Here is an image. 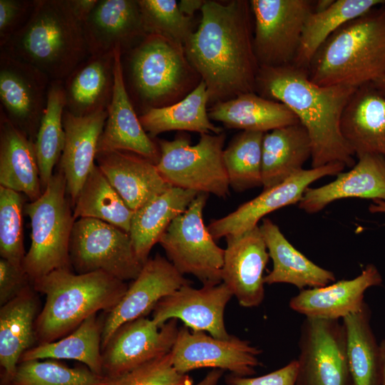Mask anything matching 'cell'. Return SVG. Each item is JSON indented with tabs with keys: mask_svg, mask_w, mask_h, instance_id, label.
I'll list each match as a JSON object with an SVG mask.
<instances>
[{
	"mask_svg": "<svg viewBox=\"0 0 385 385\" xmlns=\"http://www.w3.org/2000/svg\"><path fill=\"white\" fill-rule=\"evenodd\" d=\"M200 12V24L184 48L206 85L209 103L255 92L260 66L250 1L207 0Z\"/></svg>",
	"mask_w": 385,
	"mask_h": 385,
	"instance_id": "cell-1",
	"label": "cell"
},
{
	"mask_svg": "<svg viewBox=\"0 0 385 385\" xmlns=\"http://www.w3.org/2000/svg\"><path fill=\"white\" fill-rule=\"evenodd\" d=\"M356 88L322 86L309 78L307 69L289 64L261 66L255 92L288 107L306 128L312 143V168L332 163L355 165L354 153L340 129L342 112Z\"/></svg>",
	"mask_w": 385,
	"mask_h": 385,
	"instance_id": "cell-2",
	"label": "cell"
},
{
	"mask_svg": "<svg viewBox=\"0 0 385 385\" xmlns=\"http://www.w3.org/2000/svg\"><path fill=\"white\" fill-rule=\"evenodd\" d=\"M32 285L46 296L35 324L37 344L69 334L98 312H109L128 287L125 282L104 272L77 274L68 269L52 271Z\"/></svg>",
	"mask_w": 385,
	"mask_h": 385,
	"instance_id": "cell-3",
	"label": "cell"
},
{
	"mask_svg": "<svg viewBox=\"0 0 385 385\" xmlns=\"http://www.w3.org/2000/svg\"><path fill=\"white\" fill-rule=\"evenodd\" d=\"M322 86L359 88L385 73V4L344 24L319 47L307 68Z\"/></svg>",
	"mask_w": 385,
	"mask_h": 385,
	"instance_id": "cell-4",
	"label": "cell"
},
{
	"mask_svg": "<svg viewBox=\"0 0 385 385\" xmlns=\"http://www.w3.org/2000/svg\"><path fill=\"white\" fill-rule=\"evenodd\" d=\"M0 48L51 81H63L89 56L83 24L67 0H35L26 24Z\"/></svg>",
	"mask_w": 385,
	"mask_h": 385,
	"instance_id": "cell-5",
	"label": "cell"
},
{
	"mask_svg": "<svg viewBox=\"0 0 385 385\" xmlns=\"http://www.w3.org/2000/svg\"><path fill=\"white\" fill-rule=\"evenodd\" d=\"M121 61L125 87L138 115L181 101L202 81L184 46L156 34H148L122 55Z\"/></svg>",
	"mask_w": 385,
	"mask_h": 385,
	"instance_id": "cell-6",
	"label": "cell"
},
{
	"mask_svg": "<svg viewBox=\"0 0 385 385\" xmlns=\"http://www.w3.org/2000/svg\"><path fill=\"white\" fill-rule=\"evenodd\" d=\"M67 194L66 179L58 170L41 197L24 205L31 232L23 268L32 282L52 271L72 268L69 246L76 220Z\"/></svg>",
	"mask_w": 385,
	"mask_h": 385,
	"instance_id": "cell-7",
	"label": "cell"
},
{
	"mask_svg": "<svg viewBox=\"0 0 385 385\" xmlns=\"http://www.w3.org/2000/svg\"><path fill=\"white\" fill-rule=\"evenodd\" d=\"M225 139L224 132L200 134L195 145L183 133L171 140L159 139L157 169L170 186L225 198L230 193L223 159Z\"/></svg>",
	"mask_w": 385,
	"mask_h": 385,
	"instance_id": "cell-8",
	"label": "cell"
},
{
	"mask_svg": "<svg viewBox=\"0 0 385 385\" xmlns=\"http://www.w3.org/2000/svg\"><path fill=\"white\" fill-rule=\"evenodd\" d=\"M207 199V194L198 193L170 223L158 243L180 273L194 275L203 285H215L222 282L225 250L215 243L205 225Z\"/></svg>",
	"mask_w": 385,
	"mask_h": 385,
	"instance_id": "cell-9",
	"label": "cell"
},
{
	"mask_svg": "<svg viewBox=\"0 0 385 385\" xmlns=\"http://www.w3.org/2000/svg\"><path fill=\"white\" fill-rule=\"evenodd\" d=\"M69 257L77 274L101 271L125 282L134 280L144 265L135 255L129 233L93 218L75 221Z\"/></svg>",
	"mask_w": 385,
	"mask_h": 385,
	"instance_id": "cell-10",
	"label": "cell"
},
{
	"mask_svg": "<svg viewBox=\"0 0 385 385\" xmlns=\"http://www.w3.org/2000/svg\"><path fill=\"white\" fill-rule=\"evenodd\" d=\"M250 4L253 47L260 67L293 63L314 1L251 0Z\"/></svg>",
	"mask_w": 385,
	"mask_h": 385,
	"instance_id": "cell-11",
	"label": "cell"
},
{
	"mask_svg": "<svg viewBox=\"0 0 385 385\" xmlns=\"http://www.w3.org/2000/svg\"><path fill=\"white\" fill-rule=\"evenodd\" d=\"M298 346L295 385H354L339 320L305 317Z\"/></svg>",
	"mask_w": 385,
	"mask_h": 385,
	"instance_id": "cell-12",
	"label": "cell"
},
{
	"mask_svg": "<svg viewBox=\"0 0 385 385\" xmlns=\"http://www.w3.org/2000/svg\"><path fill=\"white\" fill-rule=\"evenodd\" d=\"M170 353L173 366L180 374L210 367L249 376L255 374V367L260 365L258 356L262 351L250 341L235 336L218 339L202 331L190 332L183 326L178 330Z\"/></svg>",
	"mask_w": 385,
	"mask_h": 385,
	"instance_id": "cell-13",
	"label": "cell"
},
{
	"mask_svg": "<svg viewBox=\"0 0 385 385\" xmlns=\"http://www.w3.org/2000/svg\"><path fill=\"white\" fill-rule=\"evenodd\" d=\"M51 82L34 66L0 48V109L33 141L46 107Z\"/></svg>",
	"mask_w": 385,
	"mask_h": 385,
	"instance_id": "cell-14",
	"label": "cell"
},
{
	"mask_svg": "<svg viewBox=\"0 0 385 385\" xmlns=\"http://www.w3.org/2000/svg\"><path fill=\"white\" fill-rule=\"evenodd\" d=\"M178 330L176 319L161 327L145 317L123 324L102 350L103 376H117L170 352Z\"/></svg>",
	"mask_w": 385,
	"mask_h": 385,
	"instance_id": "cell-15",
	"label": "cell"
},
{
	"mask_svg": "<svg viewBox=\"0 0 385 385\" xmlns=\"http://www.w3.org/2000/svg\"><path fill=\"white\" fill-rule=\"evenodd\" d=\"M345 165L332 163L318 168L303 169L281 183L264 190L255 198L242 204L231 213L212 220L207 226L215 240L237 235L257 226L269 213L299 203L305 190L317 180L343 172Z\"/></svg>",
	"mask_w": 385,
	"mask_h": 385,
	"instance_id": "cell-16",
	"label": "cell"
},
{
	"mask_svg": "<svg viewBox=\"0 0 385 385\" xmlns=\"http://www.w3.org/2000/svg\"><path fill=\"white\" fill-rule=\"evenodd\" d=\"M191 283L160 254L149 257L121 300L104 317L102 350L121 325L145 317L161 299Z\"/></svg>",
	"mask_w": 385,
	"mask_h": 385,
	"instance_id": "cell-17",
	"label": "cell"
},
{
	"mask_svg": "<svg viewBox=\"0 0 385 385\" xmlns=\"http://www.w3.org/2000/svg\"><path fill=\"white\" fill-rule=\"evenodd\" d=\"M233 296L223 282L195 289L185 285L161 299L153 309L152 319L161 327L170 319L182 320L192 331L207 332L218 339H228L224 312Z\"/></svg>",
	"mask_w": 385,
	"mask_h": 385,
	"instance_id": "cell-18",
	"label": "cell"
},
{
	"mask_svg": "<svg viewBox=\"0 0 385 385\" xmlns=\"http://www.w3.org/2000/svg\"><path fill=\"white\" fill-rule=\"evenodd\" d=\"M225 238L222 282L242 307H258L265 297L263 272L270 257L260 226Z\"/></svg>",
	"mask_w": 385,
	"mask_h": 385,
	"instance_id": "cell-19",
	"label": "cell"
},
{
	"mask_svg": "<svg viewBox=\"0 0 385 385\" xmlns=\"http://www.w3.org/2000/svg\"><path fill=\"white\" fill-rule=\"evenodd\" d=\"M114 53L113 92L107 109L108 118L99 140L98 152H131L156 165L160 158L158 145L144 130L128 93L123 73L120 48H115Z\"/></svg>",
	"mask_w": 385,
	"mask_h": 385,
	"instance_id": "cell-20",
	"label": "cell"
},
{
	"mask_svg": "<svg viewBox=\"0 0 385 385\" xmlns=\"http://www.w3.org/2000/svg\"><path fill=\"white\" fill-rule=\"evenodd\" d=\"M83 29L89 56L113 52L118 47L123 55L148 35L138 0H98Z\"/></svg>",
	"mask_w": 385,
	"mask_h": 385,
	"instance_id": "cell-21",
	"label": "cell"
},
{
	"mask_svg": "<svg viewBox=\"0 0 385 385\" xmlns=\"http://www.w3.org/2000/svg\"><path fill=\"white\" fill-rule=\"evenodd\" d=\"M382 281L376 267L369 264L351 279L300 290L290 299L289 305L305 317L339 320L359 310L366 302L365 292L381 285Z\"/></svg>",
	"mask_w": 385,
	"mask_h": 385,
	"instance_id": "cell-22",
	"label": "cell"
},
{
	"mask_svg": "<svg viewBox=\"0 0 385 385\" xmlns=\"http://www.w3.org/2000/svg\"><path fill=\"white\" fill-rule=\"evenodd\" d=\"M96 163L133 211L171 187L160 175L155 164L131 152H98Z\"/></svg>",
	"mask_w": 385,
	"mask_h": 385,
	"instance_id": "cell-23",
	"label": "cell"
},
{
	"mask_svg": "<svg viewBox=\"0 0 385 385\" xmlns=\"http://www.w3.org/2000/svg\"><path fill=\"white\" fill-rule=\"evenodd\" d=\"M107 111L76 116L66 109L63 115L64 148L58 161V170L64 175L72 206L88 175L95 166L101 135Z\"/></svg>",
	"mask_w": 385,
	"mask_h": 385,
	"instance_id": "cell-24",
	"label": "cell"
},
{
	"mask_svg": "<svg viewBox=\"0 0 385 385\" xmlns=\"http://www.w3.org/2000/svg\"><path fill=\"white\" fill-rule=\"evenodd\" d=\"M345 198L385 200V157L367 154L359 158L349 171L337 174L332 182L309 187L298 205L307 213H316Z\"/></svg>",
	"mask_w": 385,
	"mask_h": 385,
	"instance_id": "cell-25",
	"label": "cell"
},
{
	"mask_svg": "<svg viewBox=\"0 0 385 385\" xmlns=\"http://www.w3.org/2000/svg\"><path fill=\"white\" fill-rule=\"evenodd\" d=\"M340 129L358 158L385 157V96L372 83L355 90L342 112Z\"/></svg>",
	"mask_w": 385,
	"mask_h": 385,
	"instance_id": "cell-26",
	"label": "cell"
},
{
	"mask_svg": "<svg viewBox=\"0 0 385 385\" xmlns=\"http://www.w3.org/2000/svg\"><path fill=\"white\" fill-rule=\"evenodd\" d=\"M33 286L0 308L1 385H9L22 354L37 344L40 301Z\"/></svg>",
	"mask_w": 385,
	"mask_h": 385,
	"instance_id": "cell-27",
	"label": "cell"
},
{
	"mask_svg": "<svg viewBox=\"0 0 385 385\" xmlns=\"http://www.w3.org/2000/svg\"><path fill=\"white\" fill-rule=\"evenodd\" d=\"M114 51L89 56L63 81L67 111L85 116L107 111L114 86Z\"/></svg>",
	"mask_w": 385,
	"mask_h": 385,
	"instance_id": "cell-28",
	"label": "cell"
},
{
	"mask_svg": "<svg viewBox=\"0 0 385 385\" xmlns=\"http://www.w3.org/2000/svg\"><path fill=\"white\" fill-rule=\"evenodd\" d=\"M0 186L24 195L30 202L43 193L34 141L1 109Z\"/></svg>",
	"mask_w": 385,
	"mask_h": 385,
	"instance_id": "cell-29",
	"label": "cell"
},
{
	"mask_svg": "<svg viewBox=\"0 0 385 385\" xmlns=\"http://www.w3.org/2000/svg\"><path fill=\"white\" fill-rule=\"evenodd\" d=\"M260 229L273 263L272 270L264 277L265 284H290L302 290L335 282L332 272L318 266L297 250L272 220L264 219Z\"/></svg>",
	"mask_w": 385,
	"mask_h": 385,
	"instance_id": "cell-30",
	"label": "cell"
},
{
	"mask_svg": "<svg viewBox=\"0 0 385 385\" xmlns=\"http://www.w3.org/2000/svg\"><path fill=\"white\" fill-rule=\"evenodd\" d=\"M312 143L299 122L264 134L262 144V178L264 190L272 188L303 170L312 157Z\"/></svg>",
	"mask_w": 385,
	"mask_h": 385,
	"instance_id": "cell-31",
	"label": "cell"
},
{
	"mask_svg": "<svg viewBox=\"0 0 385 385\" xmlns=\"http://www.w3.org/2000/svg\"><path fill=\"white\" fill-rule=\"evenodd\" d=\"M210 120L228 128L267 133L299 123L284 104L265 98L256 92L241 94L212 104L208 109Z\"/></svg>",
	"mask_w": 385,
	"mask_h": 385,
	"instance_id": "cell-32",
	"label": "cell"
},
{
	"mask_svg": "<svg viewBox=\"0 0 385 385\" xmlns=\"http://www.w3.org/2000/svg\"><path fill=\"white\" fill-rule=\"evenodd\" d=\"M197 194L171 186L134 211L129 235L135 255L143 264L170 223L186 210Z\"/></svg>",
	"mask_w": 385,
	"mask_h": 385,
	"instance_id": "cell-33",
	"label": "cell"
},
{
	"mask_svg": "<svg viewBox=\"0 0 385 385\" xmlns=\"http://www.w3.org/2000/svg\"><path fill=\"white\" fill-rule=\"evenodd\" d=\"M209 98L205 83L200 84L181 101L162 108H152L139 115L145 132L151 138L171 130L219 134L222 128L213 124L208 115Z\"/></svg>",
	"mask_w": 385,
	"mask_h": 385,
	"instance_id": "cell-34",
	"label": "cell"
},
{
	"mask_svg": "<svg viewBox=\"0 0 385 385\" xmlns=\"http://www.w3.org/2000/svg\"><path fill=\"white\" fill-rule=\"evenodd\" d=\"M104 318L97 314L83 321L69 334L51 342L38 344L25 351L19 363L29 360L73 359L103 375L102 333Z\"/></svg>",
	"mask_w": 385,
	"mask_h": 385,
	"instance_id": "cell-35",
	"label": "cell"
},
{
	"mask_svg": "<svg viewBox=\"0 0 385 385\" xmlns=\"http://www.w3.org/2000/svg\"><path fill=\"white\" fill-rule=\"evenodd\" d=\"M366 302L357 312L342 319L346 354L354 385H381V356L371 325Z\"/></svg>",
	"mask_w": 385,
	"mask_h": 385,
	"instance_id": "cell-36",
	"label": "cell"
},
{
	"mask_svg": "<svg viewBox=\"0 0 385 385\" xmlns=\"http://www.w3.org/2000/svg\"><path fill=\"white\" fill-rule=\"evenodd\" d=\"M384 4V0H334L324 11H313L306 20L293 64L307 69L317 50L334 32L350 20Z\"/></svg>",
	"mask_w": 385,
	"mask_h": 385,
	"instance_id": "cell-37",
	"label": "cell"
},
{
	"mask_svg": "<svg viewBox=\"0 0 385 385\" xmlns=\"http://www.w3.org/2000/svg\"><path fill=\"white\" fill-rule=\"evenodd\" d=\"M73 217L97 219L129 233L134 211L130 210L96 164L73 205Z\"/></svg>",
	"mask_w": 385,
	"mask_h": 385,
	"instance_id": "cell-38",
	"label": "cell"
},
{
	"mask_svg": "<svg viewBox=\"0 0 385 385\" xmlns=\"http://www.w3.org/2000/svg\"><path fill=\"white\" fill-rule=\"evenodd\" d=\"M65 108L63 81H51L46 107L34 140L43 191L53 175V168L58 163L64 148L63 115Z\"/></svg>",
	"mask_w": 385,
	"mask_h": 385,
	"instance_id": "cell-39",
	"label": "cell"
},
{
	"mask_svg": "<svg viewBox=\"0 0 385 385\" xmlns=\"http://www.w3.org/2000/svg\"><path fill=\"white\" fill-rule=\"evenodd\" d=\"M264 133L242 130L223 151L230 187L236 192L262 186V144Z\"/></svg>",
	"mask_w": 385,
	"mask_h": 385,
	"instance_id": "cell-40",
	"label": "cell"
},
{
	"mask_svg": "<svg viewBox=\"0 0 385 385\" xmlns=\"http://www.w3.org/2000/svg\"><path fill=\"white\" fill-rule=\"evenodd\" d=\"M9 385H108V378L86 366L69 367L54 359L19 363Z\"/></svg>",
	"mask_w": 385,
	"mask_h": 385,
	"instance_id": "cell-41",
	"label": "cell"
},
{
	"mask_svg": "<svg viewBox=\"0 0 385 385\" xmlns=\"http://www.w3.org/2000/svg\"><path fill=\"white\" fill-rule=\"evenodd\" d=\"M147 34L184 44L195 32L194 17L184 15L175 0H138Z\"/></svg>",
	"mask_w": 385,
	"mask_h": 385,
	"instance_id": "cell-42",
	"label": "cell"
},
{
	"mask_svg": "<svg viewBox=\"0 0 385 385\" xmlns=\"http://www.w3.org/2000/svg\"><path fill=\"white\" fill-rule=\"evenodd\" d=\"M23 194L0 186V255L12 265L23 267Z\"/></svg>",
	"mask_w": 385,
	"mask_h": 385,
	"instance_id": "cell-43",
	"label": "cell"
},
{
	"mask_svg": "<svg viewBox=\"0 0 385 385\" xmlns=\"http://www.w3.org/2000/svg\"><path fill=\"white\" fill-rule=\"evenodd\" d=\"M108 385H192V379L175 369L169 352L123 374L108 378Z\"/></svg>",
	"mask_w": 385,
	"mask_h": 385,
	"instance_id": "cell-44",
	"label": "cell"
},
{
	"mask_svg": "<svg viewBox=\"0 0 385 385\" xmlns=\"http://www.w3.org/2000/svg\"><path fill=\"white\" fill-rule=\"evenodd\" d=\"M34 3L35 0H0V48L24 26Z\"/></svg>",
	"mask_w": 385,
	"mask_h": 385,
	"instance_id": "cell-45",
	"label": "cell"
},
{
	"mask_svg": "<svg viewBox=\"0 0 385 385\" xmlns=\"http://www.w3.org/2000/svg\"><path fill=\"white\" fill-rule=\"evenodd\" d=\"M32 281L23 267L0 260V306L17 297L32 287Z\"/></svg>",
	"mask_w": 385,
	"mask_h": 385,
	"instance_id": "cell-46",
	"label": "cell"
},
{
	"mask_svg": "<svg viewBox=\"0 0 385 385\" xmlns=\"http://www.w3.org/2000/svg\"><path fill=\"white\" fill-rule=\"evenodd\" d=\"M297 369L296 359L284 366L260 376H240L232 374L226 376L225 381L228 385H295Z\"/></svg>",
	"mask_w": 385,
	"mask_h": 385,
	"instance_id": "cell-47",
	"label": "cell"
},
{
	"mask_svg": "<svg viewBox=\"0 0 385 385\" xmlns=\"http://www.w3.org/2000/svg\"><path fill=\"white\" fill-rule=\"evenodd\" d=\"M76 18L83 24L93 10L98 0H67Z\"/></svg>",
	"mask_w": 385,
	"mask_h": 385,
	"instance_id": "cell-48",
	"label": "cell"
},
{
	"mask_svg": "<svg viewBox=\"0 0 385 385\" xmlns=\"http://www.w3.org/2000/svg\"><path fill=\"white\" fill-rule=\"evenodd\" d=\"M205 0H180L178 2L180 11L185 16L194 17L196 11H200Z\"/></svg>",
	"mask_w": 385,
	"mask_h": 385,
	"instance_id": "cell-49",
	"label": "cell"
},
{
	"mask_svg": "<svg viewBox=\"0 0 385 385\" xmlns=\"http://www.w3.org/2000/svg\"><path fill=\"white\" fill-rule=\"evenodd\" d=\"M223 373V370L215 369L207 373V374L202 380H201L199 383L195 385H217L219 380L222 377Z\"/></svg>",
	"mask_w": 385,
	"mask_h": 385,
	"instance_id": "cell-50",
	"label": "cell"
},
{
	"mask_svg": "<svg viewBox=\"0 0 385 385\" xmlns=\"http://www.w3.org/2000/svg\"><path fill=\"white\" fill-rule=\"evenodd\" d=\"M381 366V384L385 385V339L380 343Z\"/></svg>",
	"mask_w": 385,
	"mask_h": 385,
	"instance_id": "cell-51",
	"label": "cell"
},
{
	"mask_svg": "<svg viewBox=\"0 0 385 385\" xmlns=\"http://www.w3.org/2000/svg\"><path fill=\"white\" fill-rule=\"evenodd\" d=\"M334 1V0H319L314 1V11L320 12L328 9Z\"/></svg>",
	"mask_w": 385,
	"mask_h": 385,
	"instance_id": "cell-52",
	"label": "cell"
},
{
	"mask_svg": "<svg viewBox=\"0 0 385 385\" xmlns=\"http://www.w3.org/2000/svg\"><path fill=\"white\" fill-rule=\"evenodd\" d=\"M372 84L382 95L385 96V73L374 81Z\"/></svg>",
	"mask_w": 385,
	"mask_h": 385,
	"instance_id": "cell-53",
	"label": "cell"
}]
</instances>
